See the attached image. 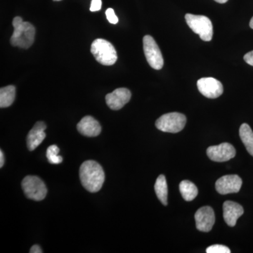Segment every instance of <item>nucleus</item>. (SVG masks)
I'll use <instances>...</instances> for the list:
<instances>
[{
  "label": "nucleus",
  "instance_id": "obj_1",
  "mask_svg": "<svg viewBox=\"0 0 253 253\" xmlns=\"http://www.w3.org/2000/svg\"><path fill=\"white\" fill-rule=\"evenodd\" d=\"M80 178L84 189L91 193L100 191L105 181L102 167L94 161H86L80 168Z\"/></svg>",
  "mask_w": 253,
  "mask_h": 253
},
{
  "label": "nucleus",
  "instance_id": "obj_2",
  "mask_svg": "<svg viewBox=\"0 0 253 253\" xmlns=\"http://www.w3.org/2000/svg\"><path fill=\"white\" fill-rule=\"evenodd\" d=\"M14 33L10 39L14 46L28 49L33 45L36 36V28L29 22H23L22 18L16 16L13 20Z\"/></svg>",
  "mask_w": 253,
  "mask_h": 253
},
{
  "label": "nucleus",
  "instance_id": "obj_3",
  "mask_svg": "<svg viewBox=\"0 0 253 253\" xmlns=\"http://www.w3.org/2000/svg\"><path fill=\"white\" fill-rule=\"evenodd\" d=\"M91 54L95 59L104 66H112L117 61L116 50L110 42L104 39H96L91 46Z\"/></svg>",
  "mask_w": 253,
  "mask_h": 253
},
{
  "label": "nucleus",
  "instance_id": "obj_4",
  "mask_svg": "<svg viewBox=\"0 0 253 253\" xmlns=\"http://www.w3.org/2000/svg\"><path fill=\"white\" fill-rule=\"evenodd\" d=\"M185 19L189 27L196 34L199 35L202 41H212L213 26L212 21L207 16L202 15L186 14Z\"/></svg>",
  "mask_w": 253,
  "mask_h": 253
},
{
  "label": "nucleus",
  "instance_id": "obj_5",
  "mask_svg": "<svg viewBox=\"0 0 253 253\" xmlns=\"http://www.w3.org/2000/svg\"><path fill=\"white\" fill-rule=\"evenodd\" d=\"M186 118L180 113H169L163 115L156 122V126L164 132L177 133L184 129Z\"/></svg>",
  "mask_w": 253,
  "mask_h": 253
},
{
  "label": "nucleus",
  "instance_id": "obj_6",
  "mask_svg": "<svg viewBox=\"0 0 253 253\" xmlns=\"http://www.w3.org/2000/svg\"><path fill=\"white\" fill-rule=\"evenodd\" d=\"M23 191L28 199L41 201L45 199L47 189L44 181L37 176H27L21 183Z\"/></svg>",
  "mask_w": 253,
  "mask_h": 253
},
{
  "label": "nucleus",
  "instance_id": "obj_7",
  "mask_svg": "<svg viewBox=\"0 0 253 253\" xmlns=\"http://www.w3.org/2000/svg\"><path fill=\"white\" fill-rule=\"evenodd\" d=\"M143 45L146 60L151 68L161 70L164 65L162 53L157 43L151 36H146L143 38Z\"/></svg>",
  "mask_w": 253,
  "mask_h": 253
},
{
  "label": "nucleus",
  "instance_id": "obj_8",
  "mask_svg": "<svg viewBox=\"0 0 253 253\" xmlns=\"http://www.w3.org/2000/svg\"><path fill=\"white\" fill-rule=\"evenodd\" d=\"M197 86L200 92L209 99H216L224 91L222 84L213 78H201L197 82Z\"/></svg>",
  "mask_w": 253,
  "mask_h": 253
},
{
  "label": "nucleus",
  "instance_id": "obj_9",
  "mask_svg": "<svg viewBox=\"0 0 253 253\" xmlns=\"http://www.w3.org/2000/svg\"><path fill=\"white\" fill-rule=\"evenodd\" d=\"M207 155L210 159L214 162H226L235 157L236 149L229 143H222L208 148Z\"/></svg>",
  "mask_w": 253,
  "mask_h": 253
},
{
  "label": "nucleus",
  "instance_id": "obj_10",
  "mask_svg": "<svg viewBox=\"0 0 253 253\" xmlns=\"http://www.w3.org/2000/svg\"><path fill=\"white\" fill-rule=\"evenodd\" d=\"M242 179L236 174L221 176L215 183L216 190L219 194L226 195L238 193L242 186Z\"/></svg>",
  "mask_w": 253,
  "mask_h": 253
},
{
  "label": "nucleus",
  "instance_id": "obj_11",
  "mask_svg": "<svg viewBox=\"0 0 253 253\" xmlns=\"http://www.w3.org/2000/svg\"><path fill=\"white\" fill-rule=\"evenodd\" d=\"M196 228L203 232H209L215 222V215L212 208L205 206L195 214Z\"/></svg>",
  "mask_w": 253,
  "mask_h": 253
},
{
  "label": "nucleus",
  "instance_id": "obj_12",
  "mask_svg": "<svg viewBox=\"0 0 253 253\" xmlns=\"http://www.w3.org/2000/svg\"><path fill=\"white\" fill-rule=\"evenodd\" d=\"M131 91L126 88H118L106 96V104L113 111L122 109L131 99Z\"/></svg>",
  "mask_w": 253,
  "mask_h": 253
},
{
  "label": "nucleus",
  "instance_id": "obj_13",
  "mask_svg": "<svg viewBox=\"0 0 253 253\" xmlns=\"http://www.w3.org/2000/svg\"><path fill=\"white\" fill-rule=\"evenodd\" d=\"M242 206L233 201H225L223 204V217L228 226H234L236 221L244 214Z\"/></svg>",
  "mask_w": 253,
  "mask_h": 253
},
{
  "label": "nucleus",
  "instance_id": "obj_14",
  "mask_svg": "<svg viewBox=\"0 0 253 253\" xmlns=\"http://www.w3.org/2000/svg\"><path fill=\"white\" fill-rule=\"evenodd\" d=\"M45 123L42 121L36 123L27 136V146L29 151H34L45 139Z\"/></svg>",
  "mask_w": 253,
  "mask_h": 253
},
{
  "label": "nucleus",
  "instance_id": "obj_15",
  "mask_svg": "<svg viewBox=\"0 0 253 253\" xmlns=\"http://www.w3.org/2000/svg\"><path fill=\"white\" fill-rule=\"evenodd\" d=\"M77 129L81 134L88 137L97 136L101 131V126L99 123L89 116L83 118L78 123Z\"/></svg>",
  "mask_w": 253,
  "mask_h": 253
},
{
  "label": "nucleus",
  "instance_id": "obj_16",
  "mask_svg": "<svg viewBox=\"0 0 253 253\" xmlns=\"http://www.w3.org/2000/svg\"><path fill=\"white\" fill-rule=\"evenodd\" d=\"M239 135L248 152L253 156V131L247 123H244L240 126Z\"/></svg>",
  "mask_w": 253,
  "mask_h": 253
},
{
  "label": "nucleus",
  "instance_id": "obj_17",
  "mask_svg": "<svg viewBox=\"0 0 253 253\" xmlns=\"http://www.w3.org/2000/svg\"><path fill=\"white\" fill-rule=\"evenodd\" d=\"M155 191L158 199L164 206L168 205V184L166 176L161 174L156 179L154 186Z\"/></svg>",
  "mask_w": 253,
  "mask_h": 253
},
{
  "label": "nucleus",
  "instance_id": "obj_18",
  "mask_svg": "<svg viewBox=\"0 0 253 253\" xmlns=\"http://www.w3.org/2000/svg\"><path fill=\"white\" fill-rule=\"evenodd\" d=\"M16 96V88L14 85L1 87L0 89V107L7 108L14 101Z\"/></svg>",
  "mask_w": 253,
  "mask_h": 253
},
{
  "label": "nucleus",
  "instance_id": "obj_19",
  "mask_svg": "<svg viewBox=\"0 0 253 253\" xmlns=\"http://www.w3.org/2000/svg\"><path fill=\"white\" fill-rule=\"evenodd\" d=\"M179 191L183 199L186 201H193L199 193L197 187L194 183L188 180L181 181L179 184Z\"/></svg>",
  "mask_w": 253,
  "mask_h": 253
},
{
  "label": "nucleus",
  "instance_id": "obj_20",
  "mask_svg": "<svg viewBox=\"0 0 253 253\" xmlns=\"http://www.w3.org/2000/svg\"><path fill=\"white\" fill-rule=\"evenodd\" d=\"M59 148L56 145H51L46 150V158L51 164L57 165L62 163L63 158L59 156Z\"/></svg>",
  "mask_w": 253,
  "mask_h": 253
},
{
  "label": "nucleus",
  "instance_id": "obj_21",
  "mask_svg": "<svg viewBox=\"0 0 253 253\" xmlns=\"http://www.w3.org/2000/svg\"><path fill=\"white\" fill-rule=\"evenodd\" d=\"M207 253H230L229 248L223 245H213L206 249Z\"/></svg>",
  "mask_w": 253,
  "mask_h": 253
},
{
  "label": "nucleus",
  "instance_id": "obj_22",
  "mask_svg": "<svg viewBox=\"0 0 253 253\" xmlns=\"http://www.w3.org/2000/svg\"><path fill=\"white\" fill-rule=\"evenodd\" d=\"M106 16L108 21L112 24H116L118 22V18L116 14H115L114 10L109 8L106 11Z\"/></svg>",
  "mask_w": 253,
  "mask_h": 253
},
{
  "label": "nucleus",
  "instance_id": "obj_23",
  "mask_svg": "<svg viewBox=\"0 0 253 253\" xmlns=\"http://www.w3.org/2000/svg\"><path fill=\"white\" fill-rule=\"evenodd\" d=\"M101 0H91L90 11L92 12L99 11L101 9Z\"/></svg>",
  "mask_w": 253,
  "mask_h": 253
},
{
  "label": "nucleus",
  "instance_id": "obj_24",
  "mask_svg": "<svg viewBox=\"0 0 253 253\" xmlns=\"http://www.w3.org/2000/svg\"><path fill=\"white\" fill-rule=\"evenodd\" d=\"M244 60L248 64L253 66V51H250L245 55Z\"/></svg>",
  "mask_w": 253,
  "mask_h": 253
},
{
  "label": "nucleus",
  "instance_id": "obj_25",
  "mask_svg": "<svg viewBox=\"0 0 253 253\" xmlns=\"http://www.w3.org/2000/svg\"><path fill=\"white\" fill-rule=\"evenodd\" d=\"M30 253H43L42 250L41 249V248L38 245H34L33 247L31 248V251H30Z\"/></svg>",
  "mask_w": 253,
  "mask_h": 253
},
{
  "label": "nucleus",
  "instance_id": "obj_26",
  "mask_svg": "<svg viewBox=\"0 0 253 253\" xmlns=\"http://www.w3.org/2000/svg\"><path fill=\"white\" fill-rule=\"evenodd\" d=\"M4 164V156L2 151H0V168H2Z\"/></svg>",
  "mask_w": 253,
  "mask_h": 253
},
{
  "label": "nucleus",
  "instance_id": "obj_27",
  "mask_svg": "<svg viewBox=\"0 0 253 253\" xmlns=\"http://www.w3.org/2000/svg\"><path fill=\"white\" fill-rule=\"evenodd\" d=\"M214 1H217L219 4H224L226 1H228V0H214Z\"/></svg>",
  "mask_w": 253,
  "mask_h": 253
},
{
  "label": "nucleus",
  "instance_id": "obj_28",
  "mask_svg": "<svg viewBox=\"0 0 253 253\" xmlns=\"http://www.w3.org/2000/svg\"><path fill=\"white\" fill-rule=\"evenodd\" d=\"M250 27L253 29V17L251 18V21H250Z\"/></svg>",
  "mask_w": 253,
  "mask_h": 253
},
{
  "label": "nucleus",
  "instance_id": "obj_29",
  "mask_svg": "<svg viewBox=\"0 0 253 253\" xmlns=\"http://www.w3.org/2000/svg\"><path fill=\"white\" fill-rule=\"evenodd\" d=\"M54 1H61V0H54Z\"/></svg>",
  "mask_w": 253,
  "mask_h": 253
}]
</instances>
